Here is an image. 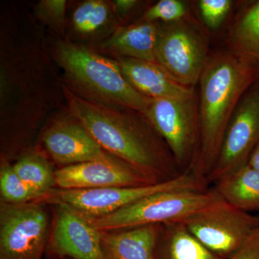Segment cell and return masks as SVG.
<instances>
[{
    "instance_id": "obj_13",
    "label": "cell",
    "mask_w": 259,
    "mask_h": 259,
    "mask_svg": "<svg viewBox=\"0 0 259 259\" xmlns=\"http://www.w3.org/2000/svg\"><path fill=\"white\" fill-rule=\"evenodd\" d=\"M56 205L52 246L56 253L74 259H104L100 231L69 206Z\"/></svg>"
},
{
    "instance_id": "obj_19",
    "label": "cell",
    "mask_w": 259,
    "mask_h": 259,
    "mask_svg": "<svg viewBox=\"0 0 259 259\" xmlns=\"http://www.w3.org/2000/svg\"><path fill=\"white\" fill-rule=\"evenodd\" d=\"M238 57L255 69L259 66V0L245 10L233 31Z\"/></svg>"
},
{
    "instance_id": "obj_12",
    "label": "cell",
    "mask_w": 259,
    "mask_h": 259,
    "mask_svg": "<svg viewBox=\"0 0 259 259\" xmlns=\"http://www.w3.org/2000/svg\"><path fill=\"white\" fill-rule=\"evenodd\" d=\"M42 143L54 161L66 166L117 158L105 151L74 117L56 121L44 133Z\"/></svg>"
},
{
    "instance_id": "obj_27",
    "label": "cell",
    "mask_w": 259,
    "mask_h": 259,
    "mask_svg": "<svg viewBox=\"0 0 259 259\" xmlns=\"http://www.w3.org/2000/svg\"><path fill=\"white\" fill-rule=\"evenodd\" d=\"M139 2L136 0H115L112 2V6L117 14L120 17L129 14L136 8Z\"/></svg>"
},
{
    "instance_id": "obj_10",
    "label": "cell",
    "mask_w": 259,
    "mask_h": 259,
    "mask_svg": "<svg viewBox=\"0 0 259 259\" xmlns=\"http://www.w3.org/2000/svg\"><path fill=\"white\" fill-rule=\"evenodd\" d=\"M156 59L177 82L188 88L199 82L207 61L202 39L180 21L159 27Z\"/></svg>"
},
{
    "instance_id": "obj_24",
    "label": "cell",
    "mask_w": 259,
    "mask_h": 259,
    "mask_svg": "<svg viewBox=\"0 0 259 259\" xmlns=\"http://www.w3.org/2000/svg\"><path fill=\"white\" fill-rule=\"evenodd\" d=\"M230 0H201L199 3L204 23L211 29L218 28L231 10Z\"/></svg>"
},
{
    "instance_id": "obj_5",
    "label": "cell",
    "mask_w": 259,
    "mask_h": 259,
    "mask_svg": "<svg viewBox=\"0 0 259 259\" xmlns=\"http://www.w3.org/2000/svg\"><path fill=\"white\" fill-rule=\"evenodd\" d=\"M205 181L188 172L168 180L136 187H112L93 190H51L37 202L69 206L86 218L107 215L148 196L175 190L204 191Z\"/></svg>"
},
{
    "instance_id": "obj_17",
    "label": "cell",
    "mask_w": 259,
    "mask_h": 259,
    "mask_svg": "<svg viewBox=\"0 0 259 259\" xmlns=\"http://www.w3.org/2000/svg\"><path fill=\"white\" fill-rule=\"evenodd\" d=\"M214 190L223 200L245 212H259V171L242 167L216 182Z\"/></svg>"
},
{
    "instance_id": "obj_22",
    "label": "cell",
    "mask_w": 259,
    "mask_h": 259,
    "mask_svg": "<svg viewBox=\"0 0 259 259\" xmlns=\"http://www.w3.org/2000/svg\"><path fill=\"white\" fill-rule=\"evenodd\" d=\"M0 191L2 197L10 204H25L40 198V195L30 189L18 176L13 166L2 165L0 171Z\"/></svg>"
},
{
    "instance_id": "obj_4",
    "label": "cell",
    "mask_w": 259,
    "mask_h": 259,
    "mask_svg": "<svg viewBox=\"0 0 259 259\" xmlns=\"http://www.w3.org/2000/svg\"><path fill=\"white\" fill-rule=\"evenodd\" d=\"M214 190L166 191L148 196L116 212L87 218L99 231L179 222L219 200Z\"/></svg>"
},
{
    "instance_id": "obj_14",
    "label": "cell",
    "mask_w": 259,
    "mask_h": 259,
    "mask_svg": "<svg viewBox=\"0 0 259 259\" xmlns=\"http://www.w3.org/2000/svg\"><path fill=\"white\" fill-rule=\"evenodd\" d=\"M117 61L129 83L148 98L186 99L194 95L192 88L177 82L158 63L129 58H117Z\"/></svg>"
},
{
    "instance_id": "obj_9",
    "label": "cell",
    "mask_w": 259,
    "mask_h": 259,
    "mask_svg": "<svg viewBox=\"0 0 259 259\" xmlns=\"http://www.w3.org/2000/svg\"><path fill=\"white\" fill-rule=\"evenodd\" d=\"M259 145V88L245 93L226 130L207 180L216 182L248 164Z\"/></svg>"
},
{
    "instance_id": "obj_26",
    "label": "cell",
    "mask_w": 259,
    "mask_h": 259,
    "mask_svg": "<svg viewBox=\"0 0 259 259\" xmlns=\"http://www.w3.org/2000/svg\"><path fill=\"white\" fill-rule=\"evenodd\" d=\"M228 259H259V227Z\"/></svg>"
},
{
    "instance_id": "obj_11",
    "label": "cell",
    "mask_w": 259,
    "mask_h": 259,
    "mask_svg": "<svg viewBox=\"0 0 259 259\" xmlns=\"http://www.w3.org/2000/svg\"><path fill=\"white\" fill-rule=\"evenodd\" d=\"M55 178L56 185L63 190L136 187L158 182L119 158L69 165L56 171Z\"/></svg>"
},
{
    "instance_id": "obj_8",
    "label": "cell",
    "mask_w": 259,
    "mask_h": 259,
    "mask_svg": "<svg viewBox=\"0 0 259 259\" xmlns=\"http://www.w3.org/2000/svg\"><path fill=\"white\" fill-rule=\"evenodd\" d=\"M47 232V214L40 204H3L0 259H41Z\"/></svg>"
},
{
    "instance_id": "obj_1",
    "label": "cell",
    "mask_w": 259,
    "mask_h": 259,
    "mask_svg": "<svg viewBox=\"0 0 259 259\" xmlns=\"http://www.w3.org/2000/svg\"><path fill=\"white\" fill-rule=\"evenodd\" d=\"M255 76L254 68L237 56L218 54L206 63L199 81V144L193 168L195 176L205 180L212 171L232 117Z\"/></svg>"
},
{
    "instance_id": "obj_2",
    "label": "cell",
    "mask_w": 259,
    "mask_h": 259,
    "mask_svg": "<svg viewBox=\"0 0 259 259\" xmlns=\"http://www.w3.org/2000/svg\"><path fill=\"white\" fill-rule=\"evenodd\" d=\"M63 92L71 117L93 136L107 153L156 180L165 171L161 148L139 112L100 105L73 93L66 85ZM157 181V180H156Z\"/></svg>"
},
{
    "instance_id": "obj_23",
    "label": "cell",
    "mask_w": 259,
    "mask_h": 259,
    "mask_svg": "<svg viewBox=\"0 0 259 259\" xmlns=\"http://www.w3.org/2000/svg\"><path fill=\"white\" fill-rule=\"evenodd\" d=\"M186 13L185 5L179 0H161L146 10L144 19L146 21L161 20L171 23L180 21Z\"/></svg>"
},
{
    "instance_id": "obj_25",
    "label": "cell",
    "mask_w": 259,
    "mask_h": 259,
    "mask_svg": "<svg viewBox=\"0 0 259 259\" xmlns=\"http://www.w3.org/2000/svg\"><path fill=\"white\" fill-rule=\"evenodd\" d=\"M36 11L37 16L46 23L60 28L66 18V1L42 0L37 4Z\"/></svg>"
},
{
    "instance_id": "obj_15",
    "label": "cell",
    "mask_w": 259,
    "mask_h": 259,
    "mask_svg": "<svg viewBox=\"0 0 259 259\" xmlns=\"http://www.w3.org/2000/svg\"><path fill=\"white\" fill-rule=\"evenodd\" d=\"M160 226L135 227L119 233L100 231L104 259H156Z\"/></svg>"
},
{
    "instance_id": "obj_7",
    "label": "cell",
    "mask_w": 259,
    "mask_h": 259,
    "mask_svg": "<svg viewBox=\"0 0 259 259\" xmlns=\"http://www.w3.org/2000/svg\"><path fill=\"white\" fill-rule=\"evenodd\" d=\"M145 117L166 143L181 168L194 166L198 155V109L195 96L153 99Z\"/></svg>"
},
{
    "instance_id": "obj_20",
    "label": "cell",
    "mask_w": 259,
    "mask_h": 259,
    "mask_svg": "<svg viewBox=\"0 0 259 259\" xmlns=\"http://www.w3.org/2000/svg\"><path fill=\"white\" fill-rule=\"evenodd\" d=\"M13 167L18 176L40 197L56 185L55 171L50 163L40 155H25Z\"/></svg>"
},
{
    "instance_id": "obj_16",
    "label": "cell",
    "mask_w": 259,
    "mask_h": 259,
    "mask_svg": "<svg viewBox=\"0 0 259 259\" xmlns=\"http://www.w3.org/2000/svg\"><path fill=\"white\" fill-rule=\"evenodd\" d=\"M159 27L154 22L117 28L102 42V50L117 58H129L157 62L156 47Z\"/></svg>"
},
{
    "instance_id": "obj_3",
    "label": "cell",
    "mask_w": 259,
    "mask_h": 259,
    "mask_svg": "<svg viewBox=\"0 0 259 259\" xmlns=\"http://www.w3.org/2000/svg\"><path fill=\"white\" fill-rule=\"evenodd\" d=\"M54 56L73 93L100 105L145 115L153 99L139 93L122 74L117 60L69 41L56 44Z\"/></svg>"
},
{
    "instance_id": "obj_28",
    "label": "cell",
    "mask_w": 259,
    "mask_h": 259,
    "mask_svg": "<svg viewBox=\"0 0 259 259\" xmlns=\"http://www.w3.org/2000/svg\"><path fill=\"white\" fill-rule=\"evenodd\" d=\"M248 165L259 171V145L252 153Z\"/></svg>"
},
{
    "instance_id": "obj_6",
    "label": "cell",
    "mask_w": 259,
    "mask_h": 259,
    "mask_svg": "<svg viewBox=\"0 0 259 259\" xmlns=\"http://www.w3.org/2000/svg\"><path fill=\"white\" fill-rule=\"evenodd\" d=\"M181 222L218 258L228 259L258 228L259 216L221 198Z\"/></svg>"
},
{
    "instance_id": "obj_21",
    "label": "cell",
    "mask_w": 259,
    "mask_h": 259,
    "mask_svg": "<svg viewBox=\"0 0 259 259\" xmlns=\"http://www.w3.org/2000/svg\"><path fill=\"white\" fill-rule=\"evenodd\" d=\"M111 8L107 2L88 0L75 9L72 16V26L76 33L90 35L100 31L110 18Z\"/></svg>"
},
{
    "instance_id": "obj_18",
    "label": "cell",
    "mask_w": 259,
    "mask_h": 259,
    "mask_svg": "<svg viewBox=\"0 0 259 259\" xmlns=\"http://www.w3.org/2000/svg\"><path fill=\"white\" fill-rule=\"evenodd\" d=\"M159 256L156 259H221L207 249L181 221L163 225Z\"/></svg>"
}]
</instances>
